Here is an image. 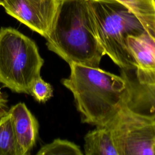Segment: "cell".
Returning <instances> with one entry per match:
<instances>
[{
  "instance_id": "2e32d148",
  "label": "cell",
  "mask_w": 155,
  "mask_h": 155,
  "mask_svg": "<svg viewBox=\"0 0 155 155\" xmlns=\"http://www.w3.org/2000/svg\"><path fill=\"white\" fill-rule=\"evenodd\" d=\"M2 1H3V0H0V5H1V2H2Z\"/></svg>"
},
{
  "instance_id": "8992f818",
  "label": "cell",
  "mask_w": 155,
  "mask_h": 155,
  "mask_svg": "<svg viewBox=\"0 0 155 155\" xmlns=\"http://www.w3.org/2000/svg\"><path fill=\"white\" fill-rule=\"evenodd\" d=\"M61 0H3L6 13L45 38L49 34Z\"/></svg>"
},
{
  "instance_id": "e0dca14e",
  "label": "cell",
  "mask_w": 155,
  "mask_h": 155,
  "mask_svg": "<svg viewBox=\"0 0 155 155\" xmlns=\"http://www.w3.org/2000/svg\"><path fill=\"white\" fill-rule=\"evenodd\" d=\"M153 2H154V5H155V0H153Z\"/></svg>"
},
{
  "instance_id": "9c48e42d",
  "label": "cell",
  "mask_w": 155,
  "mask_h": 155,
  "mask_svg": "<svg viewBox=\"0 0 155 155\" xmlns=\"http://www.w3.org/2000/svg\"><path fill=\"white\" fill-rule=\"evenodd\" d=\"M86 155H119L110 129L106 126L96 127L84 137Z\"/></svg>"
},
{
  "instance_id": "5bb4252c",
  "label": "cell",
  "mask_w": 155,
  "mask_h": 155,
  "mask_svg": "<svg viewBox=\"0 0 155 155\" xmlns=\"http://www.w3.org/2000/svg\"><path fill=\"white\" fill-rule=\"evenodd\" d=\"M30 94L39 102H45L52 97L53 88L40 76L33 82L30 90Z\"/></svg>"
},
{
  "instance_id": "ba28073f",
  "label": "cell",
  "mask_w": 155,
  "mask_h": 155,
  "mask_svg": "<svg viewBox=\"0 0 155 155\" xmlns=\"http://www.w3.org/2000/svg\"><path fill=\"white\" fill-rule=\"evenodd\" d=\"M8 112L16 140L18 155L28 154L35 145L39 124L24 103L12 107Z\"/></svg>"
},
{
  "instance_id": "8fae6325",
  "label": "cell",
  "mask_w": 155,
  "mask_h": 155,
  "mask_svg": "<svg viewBox=\"0 0 155 155\" xmlns=\"http://www.w3.org/2000/svg\"><path fill=\"white\" fill-rule=\"evenodd\" d=\"M127 7L140 21L155 43V5L153 0H116Z\"/></svg>"
},
{
  "instance_id": "3957f363",
  "label": "cell",
  "mask_w": 155,
  "mask_h": 155,
  "mask_svg": "<svg viewBox=\"0 0 155 155\" xmlns=\"http://www.w3.org/2000/svg\"><path fill=\"white\" fill-rule=\"evenodd\" d=\"M97 39L112 61L124 71L135 69L127 38L145 31L137 18L116 0H88Z\"/></svg>"
},
{
  "instance_id": "277c9868",
  "label": "cell",
  "mask_w": 155,
  "mask_h": 155,
  "mask_svg": "<svg viewBox=\"0 0 155 155\" xmlns=\"http://www.w3.org/2000/svg\"><path fill=\"white\" fill-rule=\"evenodd\" d=\"M44 59L36 43L12 27L0 28V82L12 91L30 94Z\"/></svg>"
},
{
  "instance_id": "d6986e66",
  "label": "cell",
  "mask_w": 155,
  "mask_h": 155,
  "mask_svg": "<svg viewBox=\"0 0 155 155\" xmlns=\"http://www.w3.org/2000/svg\"><path fill=\"white\" fill-rule=\"evenodd\" d=\"M0 6H1V5H0Z\"/></svg>"
},
{
  "instance_id": "30bf717a",
  "label": "cell",
  "mask_w": 155,
  "mask_h": 155,
  "mask_svg": "<svg viewBox=\"0 0 155 155\" xmlns=\"http://www.w3.org/2000/svg\"><path fill=\"white\" fill-rule=\"evenodd\" d=\"M127 78L131 89L128 106L136 111L155 117V86L142 85Z\"/></svg>"
},
{
  "instance_id": "7a4b0ae2",
  "label": "cell",
  "mask_w": 155,
  "mask_h": 155,
  "mask_svg": "<svg viewBox=\"0 0 155 155\" xmlns=\"http://www.w3.org/2000/svg\"><path fill=\"white\" fill-rule=\"evenodd\" d=\"M46 45L68 64L99 67L105 55L96 35L88 0H61Z\"/></svg>"
},
{
  "instance_id": "6da1fadb",
  "label": "cell",
  "mask_w": 155,
  "mask_h": 155,
  "mask_svg": "<svg viewBox=\"0 0 155 155\" xmlns=\"http://www.w3.org/2000/svg\"><path fill=\"white\" fill-rule=\"evenodd\" d=\"M62 84L73 94L84 123L102 127L128 104L131 89L127 75L118 76L99 67L71 63Z\"/></svg>"
},
{
  "instance_id": "7c38bea8",
  "label": "cell",
  "mask_w": 155,
  "mask_h": 155,
  "mask_svg": "<svg viewBox=\"0 0 155 155\" xmlns=\"http://www.w3.org/2000/svg\"><path fill=\"white\" fill-rule=\"evenodd\" d=\"M0 155H18L16 140L9 112L0 121Z\"/></svg>"
},
{
  "instance_id": "5b68a950",
  "label": "cell",
  "mask_w": 155,
  "mask_h": 155,
  "mask_svg": "<svg viewBox=\"0 0 155 155\" xmlns=\"http://www.w3.org/2000/svg\"><path fill=\"white\" fill-rule=\"evenodd\" d=\"M105 125L111 133L119 155H155L154 117L125 104Z\"/></svg>"
},
{
  "instance_id": "ac0fdd59",
  "label": "cell",
  "mask_w": 155,
  "mask_h": 155,
  "mask_svg": "<svg viewBox=\"0 0 155 155\" xmlns=\"http://www.w3.org/2000/svg\"><path fill=\"white\" fill-rule=\"evenodd\" d=\"M2 94V93H1V91H0V95H1Z\"/></svg>"
},
{
  "instance_id": "52a82bcc",
  "label": "cell",
  "mask_w": 155,
  "mask_h": 155,
  "mask_svg": "<svg viewBox=\"0 0 155 155\" xmlns=\"http://www.w3.org/2000/svg\"><path fill=\"white\" fill-rule=\"evenodd\" d=\"M128 51L133 58L136 81L142 85L155 86V43L144 31L127 38Z\"/></svg>"
},
{
  "instance_id": "4fadbf2b",
  "label": "cell",
  "mask_w": 155,
  "mask_h": 155,
  "mask_svg": "<svg viewBox=\"0 0 155 155\" xmlns=\"http://www.w3.org/2000/svg\"><path fill=\"white\" fill-rule=\"evenodd\" d=\"M36 154L82 155L83 153L81 148L74 143L67 140L56 139L52 142L42 146Z\"/></svg>"
},
{
  "instance_id": "9a60e30c",
  "label": "cell",
  "mask_w": 155,
  "mask_h": 155,
  "mask_svg": "<svg viewBox=\"0 0 155 155\" xmlns=\"http://www.w3.org/2000/svg\"><path fill=\"white\" fill-rule=\"evenodd\" d=\"M7 101L2 96V94L0 95V121L1 119L5 116L8 112V108L7 107Z\"/></svg>"
}]
</instances>
